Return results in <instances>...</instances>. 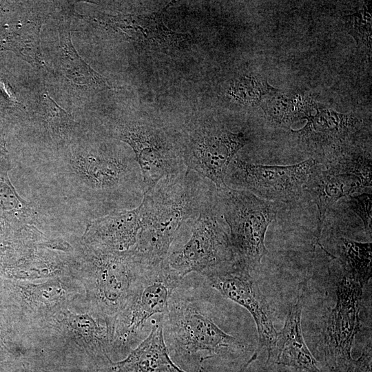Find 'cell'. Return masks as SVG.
<instances>
[{"instance_id":"cell-1","label":"cell","mask_w":372,"mask_h":372,"mask_svg":"<svg viewBox=\"0 0 372 372\" xmlns=\"http://www.w3.org/2000/svg\"><path fill=\"white\" fill-rule=\"evenodd\" d=\"M220 293L197 273L183 277L163 317L165 343L174 363L187 372H215L218 361L245 355L250 344L223 326Z\"/></svg>"},{"instance_id":"cell-2","label":"cell","mask_w":372,"mask_h":372,"mask_svg":"<svg viewBox=\"0 0 372 372\" xmlns=\"http://www.w3.org/2000/svg\"><path fill=\"white\" fill-rule=\"evenodd\" d=\"M52 169L67 194L86 201L95 218L137 207L146 192L134 154L108 143L74 145Z\"/></svg>"},{"instance_id":"cell-3","label":"cell","mask_w":372,"mask_h":372,"mask_svg":"<svg viewBox=\"0 0 372 372\" xmlns=\"http://www.w3.org/2000/svg\"><path fill=\"white\" fill-rule=\"evenodd\" d=\"M113 323L86 297L71 303L24 336L25 362L77 366L105 372L113 363Z\"/></svg>"},{"instance_id":"cell-4","label":"cell","mask_w":372,"mask_h":372,"mask_svg":"<svg viewBox=\"0 0 372 372\" xmlns=\"http://www.w3.org/2000/svg\"><path fill=\"white\" fill-rule=\"evenodd\" d=\"M209 180L188 168L159 180L138 206L141 231L133 252L146 265L166 259L181 227L216 195Z\"/></svg>"},{"instance_id":"cell-5","label":"cell","mask_w":372,"mask_h":372,"mask_svg":"<svg viewBox=\"0 0 372 372\" xmlns=\"http://www.w3.org/2000/svg\"><path fill=\"white\" fill-rule=\"evenodd\" d=\"M181 279L166 260L144 267L114 322L113 362L125 358L149 335L156 318L167 312L171 295Z\"/></svg>"},{"instance_id":"cell-6","label":"cell","mask_w":372,"mask_h":372,"mask_svg":"<svg viewBox=\"0 0 372 372\" xmlns=\"http://www.w3.org/2000/svg\"><path fill=\"white\" fill-rule=\"evenodd\" d=\"M76 278L82 283L88 302L113 323L146 266L134 252L76 246Z\"/></svg>"},{"instance_id":"cell-7","label":"cell","mask_w":372,"mask_h":372,"mask_svg":"<svg viewBox=\"0 0 372 372\" xmlns=\"http://www.w3.org/2000/svg\"><path fill=\"white\" fill-rule=\"evenodd\" d=\"M166 262L183 278L203 273L234 260L228 227L214 199L180 229L169 249Z\"/></svg>"},{"instance_id":"cell-8","label":"cell","mask_w":372,"mask_h":372,"mask_svg":"<svg viewBox=\"0 0 372 372\" xmlns=\"http://www.w3.org/2000/svg\"><path fill=\"white\" fill-rule=\"evenodd\" d=\"M216 201L229 229L234 259L254 270L268 252L265 238L277 214L274 202L226 185L216 187Z\"/></svg>"},{"instance_id":"cell-9","label":"cell","mask_w":372,"mask_h":372,"mask_svg":"<svg viewBox=\"0 0 372 372\" xmlns=\"http://www.w3.org/2000/svg\"><path fill=\"white\" fill-rule=\"evenodd\" d=\"M85 297L82 283L73 276L39 282L0 278V302L23 340L29 330Z\"/></svg>"},{"instance_id":"cell-10","label":"cell","mask_w":372,"mask_h":372,"mask_svg":"<svg viewBox=\"0 0 372 372\" xmlns=\"http://www.w3.org/2000/svg\"><path fill=\"white\" fill-rule=\"evenodd\" d=\"M250 141L247 133L233 132L222 123L200 121L179 136L180 153L185 167L212 182L225 185L231 161Z\"/></svg>"},{"instance_id":"cell-11","label":"cell","mask_w":372,"mask_h":372,"mask_svg":"<svg viewBox=\"0 0 372 372\" xmlns=\"http://www.w3.org/2000/svg\"><path fill=\"white\" fill-rule=\"evenodd\" d=\"M113 134L132 148L146 190L161 178L186 168L178 136H174L155 122L121 121L116 123Z\"/></svg>"},{"instance_id":"cell-12","label":"cell","mask_w":372,"mask_h":372,"mask_svg":"<svg viewBox=\"0 0 372 372\" xmlns=\"http://www.w3.org/2000/svg\"><path fill=\"white\" fill-rule=\"evenodd\" d=\"M362 286L344 269L335 282V304L323 319L320 347L332 372H348L351 349L360 327Z\"/></svg>"},{"instance_id":"cell-13","label":"cell","mask_w":372,"mask_h":372,"mask_svg":"<svg viewBox=\"0 0 372 372\" xmlns=\"http://www.w3.org/2000/svg\"><path fill=\"white\" fill-rule=\"evenodd\" d=\"M317 164L311 158L290 165H263L236 156L228 167L225 184L269 201L291 202L300 196Z\"/></svg>"},{"instance_id":"cell-14","label":"cell","mask_w":372,"mask_h":372,"mask_svg":"<svg viewBox=\"0 0 372 372\" xmlns=\"http://www.w3.org/2000/svg\"><path fill=\"white\" fill-rule=\"evenodd\" d=\"M251 270L234 260L201 273L223 297L245 308L252 316L258 334L256 353L265 349L267 355L274 345L277 333L269 304ZM200 274V273H199Z\"/></svg>"},{"instance_id":"cell-15","label":"cell","mask_w":372,"mask_h":372,"mask_svg":"<svg viewBox=\"0 0 372 372\" xmlns=\"http://www.w3.org/2000/svg\"><path fill=\"white\" fill-rule=\"evenodd\" d=\"M77 267L76 251H56L38 243L19 244L0 258V278L39 282L64 276L76 278Z\"/></svg>"},{"instance_id":"cell-16","label":"cell","mask_w":372,"mask_h":372,"mask_svg":"<svg viewBox=\"0 0 372 372\" xmlns=\"http://www.w3.org/2000/svg\"><path fill=\"white\" fill-rule=\"evenodd\" d=\"M305 119L307 122L302 128L291 132L308 147L324 150L331 148L334 152L330 161L348 151L344 147L362 124L351 114L340 113L318 103Z\"/></svg>"},{"instance_id":"cell-17","label":"cell","mask_w":372,"mask_h":372,"mask_svg":"<svg viewBox=\"0 0 372 372\" xmlns=\"http://www.w3.org/2000/svg\"><path fill=\"white\" fill-rule=\"evenodd\" d=\"M141 228L138 207L116 211L91 220L79 242L119 253L132 252L136 245Z\"/></svg>"},{"instance_id":"cell-18","label":"cell","mask_w":372,"mask_h":372,"mask_svg":"<svg viewBox=\"0 0 372 372\" xmlns=\"http://www.w3.org/2000/svg\"><path fill=\"white\" fill-rule=\"evenodd\" d=\"M307 282L298 287L296 302L289 308L284 327L277 333L267 364H278L303 372H322L318 362L309 349L301 326L302 300Z\"/></svg>"},{"instance_id":"cell-19","label":"cell","mask_w":372,"mask_h":372,"mask_svg":"<svg viewBox=\"0 0 372 372\" xmlns=\"http://www.w3.org/2000/svg\"><path fill=\"white\" fill-rule=\"evenodd\" d=\"M317 165L311 172L304 189L318 208V242L328 209L340 198L361 192L371 186L358 176L342 169L335 163H329L325 168L320 169Z\"/></svg>"},{"instance_id":"cell-20","label":"cell","mask_w":372,"mask_h":372,"mask_svg":"<svg viewBox=\"0 0 372 372\" xmlns=\"http://www.w3.org/2000/svg\"><path fill=\"white\" fill-rule=\"evenodd\" d=\"M158 316L149 335L123 360L105 372H187L172 360L165 343L162 320Z\"/></svg>"},{"instance_id":"cell-21","label":"cell","mask_w":372,"mask_h":372,"mask_svg":"<svg viewBox=\"0 0 372 372\" xmlns=\"http://www.w3.org/2000/svg\"><path fill=\"white\" fill-rule=\"evenodd\" d=\"M9 170L0 169V216L17 234L30 227L41 229L36 206L19 195L9 178Z\"/></svg>"},{"instance_id":"cell-22","label":"cell","mask_w":372,"mask_h":372,"mask_svg":"<svg viewBox=\"0 0 372 372\" xmlns=\"http://www.w3.org/2000/svg\"><path fill=\"white\" fill-rule=\"evenodd\" d=\"M316 103L304 94L279 92L265 99L260 106L268 121L280 126H287L305 119Z\"/></svg>"},{"instance_id":"cell-23","label":"cell","mask_w":372,"mask_h":372,"mask_svg":"<svg viewBox=\"0 0 372 372\" xmlns=\"http://www.w3.org/2000/svg\"><path fill=\"white\" fill-rule=\"evenodd\" d=\"M59 32L61 61L68 78L80 85L110 88L108 81L87 65L76 51L70 38V21H63Z\"/></svg>"},{"instance_id":"cell-24","label":"cell","mask_w":372,"mask_h":372,"mask_svg":"<svg viewBox=\"0 0 372 372\" xmlns=\"http://www.w3.org/2000/svg\"><path fill=\"white\" fill-rule=\"evenodd\" d=\"M338 242V259L343 269L364 286L371 277V243L357 242L343 236Z\"/></svg>"},{"instance_id":"cell-25","label":"cell","mask_w":372,"mask_h":372,"mask_svg":"<svg viewBox=\"0 0 372 372\" xmlns=\"http://www.w3.org/2000/svg\"><path fill=\"white\" fill-rule=\"evenodd\" d=\"M41 123L57 144L69 143L74 138L76 123L74 118L59 107L48 92L42 95Z\"/></svg>"},{"instance_id":"cell-26","label":"cell","mask_w":372,"mask_h":372,"mask_svg":"<svg viewBox=\"0 0 372 372\" xmlns=\"http://www.w3.org/2000/svg\"><path fill=\"white\" fill-rule=\"evenodd\" d=\"M279 92L260 76L243 75L231 81L227 94L241 105L254 106Z\"/></svg>"},{"instance_id":"cell-27","label":"cell","mask_w":372,"mask_h":372,"mask_svg":"<svg viewBox=\"0 0 372 372\" xmlns=\"http://www.w3.org/2000/svg\"><path fill=\"white\" fill-rule=\"evenodd\" d=\"M40 24L30 22L13 32L7 39L8 48L17 52L19 56L35 67L44 64L40 48Z\"/></svg>"},{"instance_id":"cell-28","label":"cell","mask_w":372,"mask_h":372,"mask_svg":"<svg viewBox=\"0 0 372 372\" xmlns=\"http://www.w3.org/2000/svg\"><path fill=\"white\" fill-rule=\"evenodd\" d=\"M0 351L12 359L25 362L28 351L21 335L0 302Z\"/></svg>"},{"instance_id":"cell-29","label":"cell","mask_w":372,"mask_h":372,"mask_svg":"<svg viewBox=\"0 0 372 372\" xmlns=\"http://www.w3.org/2000/svg\"><path fill=\"white\" fill-rule=\"evenodd\" d=\"M347 32L355 39L357 46L371 51V9L364 6L357 12L342 17Z\"/></svg>"},{"instance_id":"cell-30","label":"cell","mask_w":372,"mask_h":372,"mask_svg":"<svg viewBox=\"0 0 372 372\" xmlns=\"http://www.w3.org/2000/svg\"><path fill=\"white\" fill-rule=\"evenodd\" d=\"M349 208L361 219L366 232L371 234L372 197L369 193L351 196Z\"/></svg>"},{"instance_id":"cell-31","label":"cell","mask_w":372,"mask_h":372,"mask_svg":"<svg viewBox=\"0 0 372 372\" xmlns=\"http://www.w3.org/2000/svg\"><path fill=\"white\" fill-rule=\"evenodd\" d=\"M29 372H101L99 371L77 366L45 364L36 362H25Z\"/></svg>"},{"instance_id":"cell-32","label":"cell","mask_w":372,"mask_h":372,"mask_svg":"<svg viewBox=\"0 0 372 372\" xmlns=\"http://www.w3.org/2000/svg\"><path fill=\"white\" fill-rule=\"evenodd\" d=\"M371 345L366 346L360 358L353 360L348 372H371Z\"/></svg>"},{"instance_id":"cell-33","label":"cell","mask_w":372,"mask_h":372,"mask_svg":"<svg viewBox=\"0 0 372 372\" xmlns=\"http://www.w3.org/2000/svg\"><path fill=\"white\" fill-rule=\"evenodd\" d=\"M0 169H10V164L8 156L4 134L0 123Z\"/></svg>"},{"instance_id":"cell-34","label":"cell","mask_w":372,"mask_h":372,"mask_svg":"<svg viewBox=\"0 0 372 372\" xmlns=\"http://www.w3.org/2000/svg\"><path fill=\"white\" fill-rule=\"evenodd\" d=\"M0 372H29L23 361L10 362L0 364Z\"/></svg>"},{"instance_id":"cell-35","label":"cell","mask_w":372,"mask_h":372,"mask_svg":"<svg viewBox=\"0 0 372 372\" xmlns=\"http://www.w3.org/2000/svg\"><path fill=\"white\" fill-rule=\"evenodd\" d=\"M17 234L6 220L0 216V240H16Z\"/></svg>"},{"instance_id":"cell-36","label":"cell","mask_w":372,"mask_h":372,"mask_svg":"<svg viewBox=\"0 0 372 372\" xmlns=\"http://www.w3.org/2000/svg\"><path fill=\"white\" fill-rule=\"evenodd\" d=\"M17 245V242L14 240H0V258L10 253Z\"/></svg>"},{"instance_id":"cell-37","label":"cell","mask_w":372,"mask_h":372,"mask_svg":"<svg viewBox=\"0 0 372 372\" xmlns=\"http://www.w3.org/2000/svg\"><path fill=\"white\" fill-rule=\"evenodd\" d=\"M266 372H303L298 369L278 364H268Z\"/></svg>"},{"instance_id":"cell-38","label":"cell","mask_w":372,"mask_h":372,"mask_svg":"<svg viewBox=\"0 0 372 372\" xmlns=\"http://www.w3.org/2000/svg\"><path fill=\"white\" fill-rule=\"evenodd\" d=\"M15 361L17 360L12 359L10 357L7 355L6 354L0 351V364L7 363V362H15Z\"/></svg>"}]
</instances>
